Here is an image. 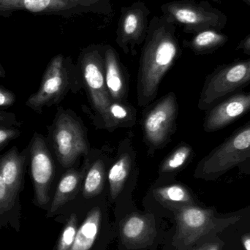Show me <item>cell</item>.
Returning a JSON list of instances; mask_svg holds the SVG:
<instances>
[{
  "label": "cell",
  "mask_w": 250,
  "mask_h": 250,
  "mask_svg": "<svg viewBox=\"0 0 250 250\" xmlns=\"http://www.w3.org/2000/svg\"><path fill=\"white\" fill-rule=\"evenodd\" d=\"M176 31L174 23L163 15L154 16L150 20L140 60V106H144L155 98L163 76L182 54Z\"/></svg>",
  "instance_id": "obj_1"
},
{
  "label": "cell",
  "mask_w": 250,
  "mask_h": 250,
  "mask_svg": "<svg viewBox=\"0 0 250 250\" xmlns=\"http://www.w3.org/2000/svg\"><path fill=\"white\" fill-rule=\"evenodd\" d=\"M250 164V120L238 128L223 143L200 161L195 177L217 180L236 167L241 170Z\"/></svg>",
  "instance_id": "obj_2"
},
{
  "label": "cell",
  "mask_w": 250,
  "mask_h": 250,
  "mask_svg": "<svg viewBox=\"0 0 250 250\" xmlns=\"http://www.w3.org/2000/svg\"><path fill=\"white\" fill-rule=\"evenodd\" d=\"M160 10L167 20L192 35L207 29L222 32L228 23V16L207 1L175 0L162 4Z\"/></svg>",
  "instance_id": "obj_3"
},
{
  "label": "cell",
  "mask_w": 250,
  "mask_h": 250,
  "mask_svg": "<svg viewBox=\"0 0 250 250\" xmlns=\"http://www.w3.org/2000/svg\"><path fill=\"white\" fill-rule=\"evenodd\" d=\"M250 84V58L218 66L206 79L198 101V108L208 111Z\"/></svg>",
  "instance_id": "obj_4"
},
{
  "label": "cell",
  "mask_w": 250,
  "mask_h": 250,
  "mask_svg": "<svg viewBox=\"0 0 250 250\" xmlns=\"http://www.w3.org/2000/svg\"><path fill=\"white\" fill-rule=\"evenodd\" d=\"M74 70L70 57L62 54L53 57L44 71L38 91L29 97L25 105L41 114L44 108L58 104L73 84Z\"/></svg>",
  "instance_id": "obj_5"
},
{
  "label": "cell",
  "mask_w": 250,
  "mask_h": 250,
  "mask_svg": "<svg viewBox=\"0 0 250 250\" xmlns=\"http://www.w3.org/2000/svg\"><path fill=\"white\" fill-rule=\"evenodd\" d=\"M48 129L51 146L62 167H70L81 156L87 154L83 129L67 111L59 108L54 123Z\"/></svg>",
  "instance_id": "obj_6"
},
{
  "label": "cell",
  "mask_w": 250,
  "mask_h": 250,
  "mask_svg": "<svg viewBox=\"0 0 250 250\" xmlns=\"http://www.w3.org/2000/svg\"><path fill=\"white\" fill-rule=\"evenodd\" d=\"M105 45H89L79 56V64L85 86L95 111L104 120L111 101L105 79Z\"/></svg>",
  "instance_id": "obj_7"
},
{
  "label": "cell",
  "mask_w": 250,
  "mask_h": 250,
  "mask_svg": "<svg viewBox=\"0 0 250 250\" xmlns=\"http://www.w3.org/2000/svg\"><path fill=\"white\" fill-rule=\"evenodd\" d=\"M176 220L179 238L185 245H190L205 235L222 231L239 221L240 217H217L212 209L190 204L182 207Z\"/></svg>",
  "instance_id": "obj_8"
},
{
  "label": "cell",
  "mask_w": 250,
  "mask_h": 250,
  "mask_svg": "<svg viewBox=\"0 0 250 250\" xmlns=\"http://www.w3.org/2000/svg\"><path fill=\"white\" fill-rule=\"evenodd\" d=\"M28 148L29 173L35 192V201L41 207H44L49 202V191L55 175L54 158L48 141L39 132H34Z\"/></svg>",
  "instance_id": "obj_9"
},
{
  "label": "cell",
  "mask_w": 250,
  "mask_h": 250,
  "mask_svg": "<svg viewBox=\"0 0 250 250\" xmlns=\"http://www.w3.org/2000/svg\"><path fill=\"white\" fill-rule=\"evenodd\" d=\"M150 11L142 1L121 8L116 42L125 54H135V48L144 43L148 30Z\"/></svg>",
  "instance_id": "obj_10"
},
{
  "label": "cell",
  "mask_w": 250,
  "mask_h": 250,
  "mask_svg": "<svg viewBox=\"0 0 250 250\" xmlns=\"http://www.w3.org/2000/svg\"><path fill=\"white\" fill-rule=\"evenodd\" d=\"M178 114L174 93L170 92L149 110L144 120V136L147 142L160 146L167 141L173 131Z\"/></svg>",
  "instance_id": "obj_11"
},
{
  "label": "cell",
  "mask_w": 250,
  "mask_h": 250,
  "mask_svg": "<svg viewBox=\"0 0 250 250\" xmlns=\"http://www.w3.org/2000/svg\"><path fill=\"white\" fill-rule=\"evenodd\" d=\"M250 112V92H241L228 97L207 111L204 129L214 132L224 129Z\"/></svg>",
  "instance_id": "obj_12"
},
{
  "label": "cell",
  "mask_w": 250,
  "mask_h": 250,
  "mask_svg": "<svg viewBox=\"0 0 250 250\" xmlns=\"http://www.w3.org/2000/svg\"><path fill=\"white\" fill-rule=\"evenodd\" d=\"M28 166V146L20 152L18 147L13 146L4 154H0V176L11 192L19 194L23 189Z\"/></svg>",
  "instance_id": "obj_13"
},
{
  "label": "cell",
  "mask_w": 250,
  "mask_h": 250,
  "mask_svg": "<svg viewBox=\"0 0 250 250\" xmlns=\"http://www.w3.org/2000/svg\"><path fill=\"white\" fill-rule=\"evenodd\" d=\"M105 79L112 102L123 103L127 92V83L123 65L115 48L105 45Z\"/></svg>",
  "instance_id": "obj_14"
},
{
  "label": "cell",
  "mask_w": 250,
  "mask_h": 250,
  "mask_svg": "<svg viewBox=\"0 0 250 250\" xmlns=\"http://www.w3.org/2000/svg\"><path fill=\"white\" fill-rule=\"evenodd\" d=\"M229 41V37L220 31L207 29L195 34L192 39L185 41L183 43L195 54L206 55L224 46Z\"/></svg>",
  "instance_id": "obj_15"
},
{
  "label": "cell",
  "mask_w": 250,
  "mask_h": 250,
  "mask_svg": "<svg viewBox=\"0 0 250 250\" xmlns=\"http://www.w3.org/2000/svg\"><path fill=\"white\" fill-rule=\"evenodd\" d=\"M101 212L99 208L89 211L86 220L78 230L76 239L70 250H89L93 246L101 224Z\"/></svg>",
  "instance_id": "obj_16"
},
{
  "label": "cell",
  "mask_w": 250,
  "mask_h": 250,
  "mask_svg": "<svg viewBox=\"0 0 250 250\" xmlns=\"http://www.w3.org/2000/svg\"><path fill=\"white\" fill-rule=\"evenodd\" d=\"M80 173L74 169L67 170L59 182L57 190L51 204L50 212L54 213L65 203L74 197L81 182Z\"/></svg>",
  "instance_id": "obj_17"
},
{
  "label": "cell",
  "mask_w": 250,
  "mask_h": 250,
  "mask_svg": "<svg viewBox=\"0 0 250 250\" xmlns=\"http://www.w3.org/2000/svg\"><path fill=\"white\" fill-rule=\"evenodd\" d=\"M151 228L146 217L132 215L126 219L122 226V236L128 243H138L151 233Z\"/></svg>",
  "instance_id": "obj_18"
},
{
  "label": "cell",
  "mask_w": 250,
  "mask_h": 250,
  "mask_svg": "<svg viewBox=\"0 0 250 250\" xmlns=\"http://www.w3.org/2000/svg\"><path fill=\"white\" fill-rule=\"evenodd\" d=\"M132 161L129 154H124L110 169L108 172V182L110 192L113 199H115L123 189L125 182L130 173Z\"/></svg>",
  "instance_id": "obj_19"
},
{
  "label": "cell",
  "mask_w": 250,
  "mask_h": 250,
  "mask_svg": "<svg viewBox=\"0 0 250 250\" xmlns=\"http://www.w3.org/2000/svg\"><path fill=\"white\" fill-rule=\"evenodd\" d=\"M105 168L101 160L93 163L86 173L83 183V195L92 198L101 193L104 188Z\"/></svg>",
  "instance_id": "obj_20"
},
{
  "label": "cell",
  "mask_w": 250,
  "mask_h": 250,
  "mask_svg": "<svg viewBox=\"0 0 250 250\" xmlns=\"http://www.w3.org/2000/svg\"><path fill=\"white\" fill-rule=\"evenodd\" d=\"M157 198L167 204L190 205L193 203L189 190L180 185H169L158 188L155 192Z\"/></svg>",
  "instance_id": "obj_21"
},
{
  "label": "cell",
  "mask_w": 250,
  "mask_h": 250,
  "mask_svg": "<svg viewBox=\"0 0 250 250\" xmlns=\"http://www.w3.org/2000/svg\"><path fill=\"white\" fill-rule=\"evenodd\" d=\"M132 108L123 103L111 102L104 121L108 126L129 124L135 120V111Z\"/></svg>",
  "instance_id": "obj_22"
},
{
  "label": "cell",
  "mask_w": 250,
  "mask_h": 250,
  "mask_svg": "<svg viewBox=\"0 0 250 250\" xmlns=\"http://www.w3.org/2000/svg\"><path fill=\"white\" fill-rule=\"evenodd\" d=\"M193 150L190 146L184 144L173 151L162 165V172L176 171L182 168L190 160Z\"/></svg>",
  "instance_id": "obj_23"
},
{
  "label": "cell",
  "mask_w": 250,
  "mask_h": 250,
  "mask_svg": "<svg viewBox=\"0 0 250 250\" xmlns=\"http://www.w3.org/2000/svg\"><path fill=\"white\" fill-rule=\"evenodd\" d=\"M77 217L73 214L67 220L58 244V250H70L77 234Z\"/></svg>",
  "instance_id": "obj_24"
},
{
  "label": "cell",
  "mask_w": 250,
  "mask_h": 250,
  "mask_svg": "<svg viewBox=\"0 0 250 250\" xmlns=\"http://www.w3.org/2000/svg\"><path fill=\"white\" fill-rule=\"evenodd\" d=\"M19 194L11 192L0 176V215L13 209L19 203Z\"/></svg>",
  "instance_id": "obj_25"
},
{
  "label": "cell",
  "mask_w": 250,
  "mask_h": 250,
  "mask_svg": "<svg viewBox=\"0 0 250 250\" xmlns=\"http://www.w3.org/2000/svg\"><path fill=\"white\" fill-rule=\"evenodd\" d=\"M20 129L15 126H0V152L13 140L21 135Z\"/></svg>",
  "instance_id": "obj_26"
},
{
  "label": "cell",
  "mask_w": 250,
  "mask_h": 250,
  "mask_svg": "<svg viewBox=\"0 0 250 250\" xmlns=\"http://www.w3.org/2000/svg\"><path fill=\"white\" fill-rule=\"evenodd\" d=\"M16 102V96L11 90L0 85V108L7 109Z\"/></svg>",
  "instance_id": "obj_27"
},
{
  "label": "cell",
  "mask_w": 250,
  "mask_h": 250,
  "mask_svg": "<svg viewBox=\"0 0 250 250\" xmlns=\"http://www.w3.org/2000/svg\"><path fill=\"white\" fill-rule=\"evenodd\" d=\"M0 126L20 128L22 126V123L18 120L16 114L13 113L6 112L0 110Z\"/></svg>",
  "instance_id": "obj_28"
},
{
  "label": "cell",
  "mask_w": 250,
  "mask_h": 250,
  "mask_svg": "<svg viewBox=\"0 0 250 250\" xmlns=\"http://www.w3.org/2000/svg\"><path fill=\"white\" fill-rule=\"evenodd\" d=\"M236 50H240L244 54L250 56V33L239 42Z\"/></svg>",
  "instance_id": "obj_29"
},
{
  "label": "cell",
  "mask_w": 250,
  "mask_h": 250,
  "mask_svg": "<svg viewBox=\"0 0 250 250\" xmlns=\"http://www.w3.org/2000/svg\"><path fill=\"white\" fill-rule=\"evenodd\" d=\"M220 243H212L209 245H205L203 247L202 250H220Z\"/></svg>",
  "instance_id": "obj_30"
},
{
  "label": "cell",
  "mask_w": 250,
  "mask_h": 250,
  "mask_svg": "<svg viewBox=\"0 0 250 250\" xmlns=\"http://www.w3.org/2000/svg\"><path fill=\"white\" fill-rule=\"evenodd\" d=\"M242 244L246 250H250V235H245L242 237Z\"/></svg>",
  "instance_id": "obj_31"
},
{
  "label": "cell",
  "mask_w": 250,
  "mask_h": 250,
  "mask_svg": "<svg viewBox=\"0 0 250 250\" xmlns=\"http://www.w3.org/2000/svg\"><path fill=\"white\" fill-rule=\"evenodd\" d=\"M6 76H7V75H6L5 70H4V67H3L2 64L0 62V78H1V79H5Z\"/></svg>",
  "instance_id": "obj_32"
},
{
  "label": "cell",
  "mask_w": 250,
  "mask_h": 250,
  "mask_svg": "<svg viewBox=\"0 0 250 250\" xmlns=\"http://www.w3.org/2000/svg\"><path fill=\"white\" fill-rule=\"evenodd\" d=\"M242 1H243L245 4H248V5L250 7V0H242Z\"/></svg>",
  "instance_id": "obj_33"
},
{
  "label": "cell",
  "mask_w": 250,
  "mask_h": 250,
  "mask_svg": "<svg viewBox=\"0 0 250 250\" xmlns=\"http://www.w3.org/2000/svg\"><path fill=\"white\" fill-rule=\"evenodd\" d=\"M214 2L218 3V4H222V0H212Z\"/></svg>",
  "instance_id": "obj_34"
},
{
  "label": "cell",
  "mask_w": 250,
  "mask_h": 250,
  "mask_svg": "<svg viewBox=\"0 0 250 250\" xmlns=\"http://www.w3.org/2000/svg\"><path fill=\"white\" fill-rule=\"evenodd\" d=\"M202 249H203V247H202V248H199V249H197L195 250H202Z\"/></svg>",
  "instance_id": "obj_35"
}]
</instances>
